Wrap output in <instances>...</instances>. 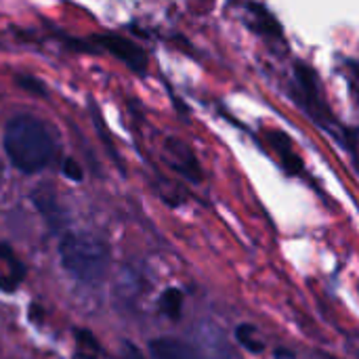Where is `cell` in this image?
<instances>
[{
	"label": "cell",
	"instance_id": "15",
	"mask_svg": "<svg viewBox=\"0 0 359 359\" xmlns=\"http://www.w3.org/2000/svg\"><path fill=\"white\" fill-rule=\"evenodd\" d=\"M63 175H65L67 179L76 181V183L84 179V175H82V168H80V164H78L74 158H67V160H63Z\"/></svg>",
	"mask_w": 359,
	"mask_h": 359
},
{
	"label": "cell",
	"instance_id": "9",
	"mask_svg": "<svg viewBox=\"0 0 359 359\" xmlns=\"http://www.w3.org/2000/svg\"><path fill=\"white\" fill-rule=\"evenodd\" d=\"M269 139L273 141V145H276V151L280 154V158H282V162H284V166H286V170L288 172H294V175H299L301 170H303V160L294 154V147H292V141L284 135V133H280V130H276V133H271L269 135Z\"/></svg>",
	"mask_w": 359,
	"mask_h": 359
},
{
	"label": "cell",
	"instance_id": "4",
	"mask_svg": "<svg viewBox=\"0 0 359 359\" xmlns=\"http://www.w3.org/2000/svg\"><path fill=\"white\" fill-rule=\"evenodd\" d=\"M166 151L170 156V162L172 166L183 172L189 181L194 183H200L202 181V170H200V164L194 156V151L189 149V145H185L183 141L179 139H168L166 143Z\"/></svg>",
	"mask_w": 359,
	"mask_h": 359
},
{
	"label": "cell",
	"instance_id": "13",
	"mask_svg": "<svg viewBox=\"0 0 359 359\" xmlns=\"http://www.w3.org/2000/svg\"><path fill=\"white\" fill-rule=\"evenodd\" d=\"M236 339H238V343H240L246 351H250V353H263V351H265V343H263L259 330H257L252 324H242V326H238V328H236Z\"/></svg>",
	"mask_w": 359,
	"mask_h": 359
},
{
	"label": "cell",
	"instance_id": "5",
	"mask_svg": "<svg viewBox=\"0 0 359 359\" xmlns=\"http://www.w3.org/2000/svg\"><path fill=\"white\" fill-rule=\"evenodd\" d=\"M149 353L154 359H204L196 347L170 337L154 339L149 343Z\"/></svg>",
	"mask_w": 359,
	"mask_h": 359
},
{
	"label": "cell",
	"instance_id": "7",
	"mask_svg": "<svg viewBox=\"0 0 359 359\" xmlns=\"http://www.w3.org/2000/svg\"><path fill=\"white\" fill-rule=\"evenodd\" d=\"M297 84L301 86V97H303V101L307 103V111H311L313 116H320V114H318L320 95H318V80H316L313 69H309L307 65L299 63V65H297ZM320 111H324V109L320 107Z\"/></svg>",
	"mask_w": 359,
	"mask_h": 359
},
{
	"label": "cell",
	"instance_id": "8",
	"mask_svg": "<svg viewBox=\"0 0 359 359\" xmlns=\"http://www.w3.org/2000/svg\"><path fill=\"white\" fill-rule=\"evenodd\" d=\"M32 200H34V206L40 210V215L50 223V225H61L65 219L63 215V208L59 206L57 202V196L50 191V189H36L32 194Z\"/></svg>",
	"mask_w": 359,
	"mask_h": 359
},
{
	"label": "cell",
	"instance_id": "1",
	"mask_svg": "<svg viewBox=\"0 0 359 359\" xmlns=\"http://www.w3.org/2000/svg\"><path fill=\"white\" fill-rule=\"evenodd\" d=\"M2 145L11 164L25 175L40 172L55 156V143L48 128L32 116L11 118L4 126Z\"/></svg>",
	"mask_w": 359,
	"mask_h": 359
},
{
	"label": "cell",
	"instance_id": "3",
	"mask_svg": "<svg viewBox=\"0 0 359 359\" xmlns=\"http://www.w3.org/2000/svg\"><path fill=\"white\" fill-rule=\"evenodd\" d=\"M95 42L101 48H105L107 53H111L116 59L126 63L135 74H139V76L147 74V65H149L147 53L133 40L118 36V34H99V36H95Z\"/></svg>",
	"mask_w": 359,
	"mask_h": 359
},
{
	"label": "cell",
	"instance_id": "16",
	"mask_svg": "<svg viewBox=\"0 0 359 359\" xmlns=\"http://www.w3.org/2000/svg\"><path fill=\"white\" fill-rule=\"evenodd\" d=\"M122 359H145L141 355V351L133 345V343H124L122 345Z\"/></svg>",
	"mask_w": 359,
	"mask_h": 359
},
{
	"label": "cell",
	"instance_id": "11",
	"mask_svg": "<svg viewBox=\"0 0 359 359\" xmlns=\"http://www.w3.org/2000/svg\"><path fill=\"white\" fill-rule=\"evenodd\" d=\"M158 309L160 313H164L170 320H179L181 311H183V292L179 288H168L162 292L160 301H158Z\"/></svg>",
	"mask_w": 359,
	"mask_h": 359
},
{
	"label": "cell",
	"instance_id": "12",
	"mask_svg": "<svg viewBox=\"0 0 359 359\" xmlns=\"http://www.w3.org/2000/svg\"><path fill=\"white\" fill-rule=\"evenodd\" d=\"M76 359H99L101 358V347L93 332L88 330H76Z\"/></svg>",
	"mask_w": 359,
	"mask_h": 359
},
{
	"label": "cell",
	"instance_id": "10",
	"mask_svg": "<svg viewBox=\"0 0 359 359\" xmlns=\"http://www.w3.org/2000/svg\"><path fill=\"white\" fill-rule=\"evenodd\" d=\"M250 13H252V19L257 21V29L261 34H267V36H282V27L280 23L276 21V17L263 6V4H248Z\"/></svg>",
	"mask_w": 359,
	"mask_h": 359
},
{
	"label": "cell",
	"instance_id": "14",
	"mask_svg": "<svg viewBox=\"0 0 359 359\" xmlns=\"http://www.w3.org/2000/svg\"><path fill=\"white\" fill-rule=\"evenodd\" d=\"M17 84L23 88V90H29V93H34V95H46V86H44V82L42 80H38V78H32V76H17Z\"/></svg>",
	"mask_w": 359,
	"mask_h": 359
},
{
	"label": "cell",
	"instance_id": "2",
	"mask_svg": "<svg viewBox=\"0 0 359 359\" xmlns=\"http://www.w3.org/2000/svg\"><path fill=\"white\" fill-rule=\"evenodd\" d=\"M59 259L63 269L82 284H99L109 267L107 244L84 231H72L59 242Z\"/></svg>",
	"mask_w": 359,
	"mask_h": 359
},
{
	"label": "cell",
	"instance_id": "6",
	"mask_svg": "<svg viewBox=\"0 0 359 359\" xmlns=\"http://www.w3.org/2000/svg\"><path fill=\"white\" fill-rule=\"evenodd\" d=\"M0 261L6 263V276H0V290L15 292L19 282L25 278V267H23V263L17 261V257L8 244H0Z\"/></svg>",
	"mask_w": 359,
	"mask_h": 359
}]
</instances>
